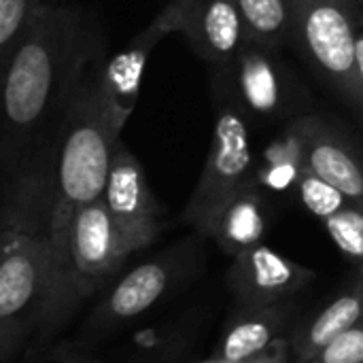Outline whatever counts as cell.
I'll return each instance as SVG.
<instances>
[{
  "instance_id": "1",
  "label": "cell",
  "mask_w": 363,
  "mask_h": 363,
  "mask_svg": "<svg viewBox=\"0 0 363 363\" xmlns=\"http://www.w3.org/2000/svg\"><path fill=\"white\" fill-rule=\"evenodd\" d=\"M106 60L100 19L77 2H47L2 74L0 166L51 145L85 77Z\"/></svg>"
},
{
  "instance_id": "2",
  "label": "cell",
  "mask_w": 363,
  "mask_h": 363,
  "mask_svg": "<svg viewBox=\"0 0 363 363\" xmlns=\"http://www.w3.org/2000/svg\"><path fill=\"white\" fill-rule=\"evenodd\" d=\"M57 138L2 168L0 363L34 345L51 291Z\"/></svg>"
},
{
  "instance_id": "3",
  "label": "cell",
  "mask_w": 363,
  "mask_h": 363,
  "mask_svg": "<svg viewBox=\"0 0 363 363\" xmlns=\"http://www.w3.org/2000/svg\"><path fill=\"white\" fill-rule=\"evenodd\" d=\"M104 62H100L77 89L57 134L55 202L51 221L53 264L47 308L66 274L68 238L74 217L83 206L102 198L111 160L121 140L123 128L113 117L100 85Z\"/></svg>"
},
{
  "instance_id": "4",
  "label": "cell",
  "mask_w": 363,
  "mask_h": 363,
  "mask_svg": "<svg viewBox=\"0 0 363 363\" xmlns=\"http://www.w3.org/2000/svg\"><path fill=\"white\" fill-rule=\"evenodd\" d=\"M125 262L128 255L121 249L117 228L102 198L83 206L70 230L64 281L53 296L30 349L51 345V340L72 321L79 308L87 300L96 298L123 270Z\"/></svg>"
},
{
  "instance_id": "5",
  "label": "cell",
  "mask_w": 363,
  "mask_h": 363,
  "mask_svg": "<svg viewBox=\"0 0 363 363\" xmlns=\"http://www.w3.org/2000/svg\"><path fill=\"white\" fill-rule=\"evenodd\" d=\"M200 238L196 234L123 274L119 272L96 296L77 342L94 349V345L134 323L177 287L187 283L202 264Z\"/></svg>"
},
{
  "instance_id": "6",
  "label": "cell",
  "mask_w": 363,
  "mask_h": 363,
  "mask_svg": "<svg viewBox=\"0 0 363 363\" xmlns=\"http://www.w3.org/2000/svg\"><path fill=\"white\" fill-rule=\"evenodd\" d=\"M215 100L251 123H289L311 113V98L281 49L247 40L228 62L213 66Z\"/></svg>"
},
{
  "instance_id": "7",
  "label": "cell",
  "mask_w": 363,
  "mask_h": 363,
  "mask_svg": "<svg viewBox=\"0 0 363 363\" xmlns=\"http://www.w3.org/2000/svg\"><path fill=\"white\" fill-rule=\"evenodd\" d=\"M291 45L325 89L362 121L363 108L355 72L357 28L363 6L353 0H291Z\"/></svg>"
},
{
  "instance_id": "8",
  "label": "cell",
  "mask_w": 363,
  "mask_h": 363,
  "mask_svg": "<svg viewBox=\"0 0 363 363\" xmlns=\"http://www.w3.org/2000/svg\"><path fill=\"white\" fill-rule=\"evenodd\" d=\"M255 170L251 121L234 106L217 102L208 155L181 213V221L198 234L225 200L255 181Z\"/></svg>"
},
{
  "instance_id": "9",
  "label": "cell",
  "mask_w": 363,
  "mask_h": 363,
  "mask_svg": "<svg viewBox=\"0 0 363 363\" xmlns=\"http://www.w3.org/2000/svg\"><path fill=\"white\" fill-rule=\"evenodd\" d=\"M102 202L128 257L151 247L164 230L166 211L149 185L140 160L123 140H119L113 153Z\"/></svg>"
},
{
  "instance_id": "10",
  "label": "cell",
  "mask_w": 363,
  "mask_h": 363,
  "mask_svg": "<svg viewBox=\"0 0 363 363\" xmlns=\"http://www.w3.org/2000/svg\"><path fill=\"white\" fill-rule=\"evenodd\" d=\"M298 140L304 166L353 200H363V136L325 113H304L283 125Z\"/></svg>"
},
{
  "instance_id": "11",
  "label": "cell",
  "mask_w": 363,
  "mask_h": 363,
  "mask_svg": "<svg viewBox=\"0 0 363 363\" xmlns=\"http://www.w3.org/2000/svg\"><path fill=\"white\" fill-rule=\"evenodd\" d=\"M315 279L317 274L311 268L264 242L232 257V266L228 270V287L236 304L245 308L291 302Z\"/></svg>"
},
{
  "instance_id": "12",
  "label": "cell",
  "mask_w": 363,
  "mask_h": 363,
  "mask_svg": "<svg viewBox=\"0 0 363 363\" xmlns=\"http://www.w3.org/2000/svg\"><path fill=\"white\" fill-rule=\"evenodd\" d=\"M170 34H181V17L177 6L168 0L162 11L119 53L106 57L100 72V85L106 96L108 108L121 128L128 123L136 108L140 81L149 55L160 45V40Z\"/></svg>"
},
{
  "instance_id": "13",
  "label": "cell",
  "mask_w": 363,
  "mask_h": 363,
  "mask_svg": "<svg viewBox=\"0 0 363 363\" xmlns=\"http://www.w3.org/2000/svg\"><path fill=\"white\" fill-rule=\"evenodd\" d=\"M181 17V34L191 51L208 62L221 66L245 43L247 32L236 0H170Z\"/></svg>"
},
{
  "instance_id": "14",
  "label": "cell",
  "mask_w": 363,
  "mask_h": 363,
  "mask_svg": "<svg viewBox=\"0 0 363 363\" xmlns=\"http://www.w3.org/2000/svg\"><path fill=\"white\" fill-rule=\"evenodd\" d=\"M296 319L298 308L294 302L264 308L238 306L213 355L234 363H249L268 351L279 338L289 336L285 332H291L296 328Z\"/></svg>"
},
{
  "instance_id": "15",
  "label": "cell",
  "mask_w": 363,
  "mask_h": 363,
  "mask_svg": "<svg viewBox=\"0 0 363 363\" xmlns=\"http://www.w3.org/2000/svg\"><path fill=\"white\" fill-rule=\"evenodd\" d=\"M268 228V200L266 189L255 181L225 200L208 223L198 232L211 238L223 253L236 257L247 249L262 245Z\"/></svg>"
},
{
  "instance_id": "16",
  "label": "cell",
  "mask_w": 363,
  "mask_h": 363,
  "mask_svg": "<svg viewBox=\"0 0 363 363\" xmlns=\"http://www.w3.org/2000/svg\"><path fill=\"white\" fill-rule=\"evenodd\" d=\"M363 321V287L359 279L338 294L313 319L296 325L289 334L294 363L317 359L336 338Z\"/></svg>"
},
{
  "instance_id": "17",
  "label": "cell",
  "mask_w": 363,
  "mask_h": 363,
  "mask_svg": "<svg viewBox=\"0 0 363 363\" xmlns=\"http://www.w3.org/2000/svg\"><path fill=\"white\" fill-rule=\"evenodd\" d=\"M247 40L285 49L294 40V4L291 0H236Z\"/></svg>"
},
{
  "instance_id": "18",
  "label": "cell",
  "mask_w": 363,
  "mask_h": 363,
  "mask_svg": "<svg viewBox=\"0 0 363 363\" xmlns=\"http://www.w3.org/2000/svg\"><path fill=\"white\" fill-rule=\"evenodd\" d=\"M304 168L306 166L298 140L287 128H283L279 138L266 149L262 162L257 164L255 183L266 191H289L296 189Z\"/></svg>"
},
{
  "instance_id": "19",
  "label": "cell",
  "mask_w": 363,
  "mask_h": 363,
  "mask_svg": "<svg viewBox=\"0 0 363 363\" xmlns=\"http://www.w3.org/2000/svg\"><path fill=\"white\" fill-rule=\"evenodd\" d=\"M334 245L363 272V200H349L345 208L323 221Z\"/></svg>"
},
{
  "instance_id": "20",
  "label": "cell",
  "mask_w": 363,
  "mask_h": 363,
  "mask_svg": "<svg viewBox=\"0 0 363 363\" xmlns=\"http://www.w3.org/2000/svg\"><path fill=\"white\" fill-rule=\"evenodd\" d=\"M47 2L51 0H0V68Z\"/></svg>"
},
{
  "instance_id": "21",
  "label": "cell",
  "mask_w": 363,
  "mask_h": 363,
  "mask_svg": "<svg viewBox=\"0 0 363 363\" xmlns=\"http://www.w3.org/2000/svg\"><path fill=\"white\" fill-rule=\"evenodd\" d=\"M294 191L298 194V200L302 202V206L308 213H313L321 223L334 213H338L340 208H345L347 202L351 200L347 194H342L338 187H334L332 183H328L325 179H321L308 168H304Z\"/></svg>"
},
{
  "instance_id": "22",
  "label": "cell",
  "mask_w": 363,
  "mask_h": 363,
  "mask_svg": "<svg viewBox=\"0 0 363 363\" xmlns=\"http://www.w3.org/2000/svg\"><path fill=\"white\" fill-rule=\"evenodd\" d=\"M17 363H100L91 349L70 342V345H45L30 349Z\"/></svg>"
},
{
  "instance_id": "23",
  "label": "cell",
  "mask_w": 363,
  "mask_h": 363,
  "mask_svg": "<svg viewBox=\"0 0 363 363\" xmlns=\"http://www.w3.org/2000/svg\"><path fill=\"white\" fill-rule=\"evenodd\" d=\"M308 363H363V321L336 338L317 359Z\"/></svg>"
},
{
  "instance_id": "24",
  "label": "cell",
  "mask_w": 363,
  "mask_h": 363,
  "mask_svg": "<svg viewBox=\"0 0 363 363\" xmlns=\"http://www.w3.org/2000/svg\"><path fill=\"white\" fill-rule=\"evenodd\" d=\"M249 363H294L289 336L279 338V340H277L268 351H264L262 355H257L255 359H251Z\"/></svg>"
},
{
  "instance_id": "25",
  "label": "cell",
  "mask_w": 363,
  "mask_h": 363,
  "mask_svg": "<svg viewBox=\"0 0 363 363\" xmlns=\"http://www.w3.org/2000/svg\"><path fill=\"white\" fill-rule=\"evenodd\" d=\"M355 74H357V89H359V98H362L363 108V9L362 15H359V28H357V72Z\"/></svg>"
},
{
  "instance_id": "26",
  "label": "cell",
  "mask_w": 363,
  "mask_h": 363,
  "mask_svg": "<svg viewBox=\"0 0 363 363\" xmlns=\"http://www.w3.org/2000/svg\"><path fill=\"white\" fill-rule=\"evenodd\" d=\"M194 363H234V362H228V359H221V357H217V355H208L206 359H202V362H194Z\"/></svg>"
},
{
  "instance_id": "27",
  "label": "cell",
  "mask_w": 363,
  "mask_h": 363,
  "mask_svg": "<svg viewBox=\"0 0 363 363\" xmlns=\"http://www.w3.org/2000/svg\"><path fill=\"white\" fill-rule=\"evenodd\" d=\"M357 279H359V283H362V287H363V272H359V274H357Z\"/></svg>"
},
{
  "instance_id": "28",
  "label": "cell",
  "mask_w": 363,
  "mask_h": 363,
  "mask_svg": "<svg viewBox=\"0 0 363 363\" xmlns=\"http://www.w3.org/2000/svg\"><path fill=\"white\" fill-rule=\"evenodd\" d=\"M353 2H357V4H362L363 6V0H353Z\"/></svg>"
},
{
  "instance_id": "29",
  "label": "cell",
  "mask_w": 363,
  "mask_h": 363,
  "mask_svg": "<svg viewBox=\"0 0 363 363\" xmlns=\"http://www.w3.org/2000/svg\"><path fill=\"white\" fill-rule=\"evenodd\" d=\"M51 2H55V0H51Z\"/></svg>"
}]
</instances>
